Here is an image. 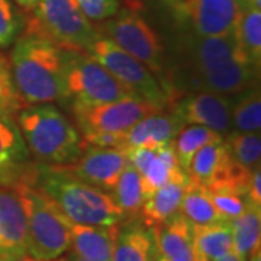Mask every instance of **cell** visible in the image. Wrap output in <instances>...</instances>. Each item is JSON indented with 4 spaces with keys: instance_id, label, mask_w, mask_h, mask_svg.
<instances>
[{
    "instance_id": "1",
    "label": "cell",
    "mask_w": 261,
    "mask_h": 261,
    "mask_svg": "<svg viewBox=\"0 0 261 261\" xmlns=\"http://www.w3.org/2000/svg\"><path fill=\"white\" fill-rule=\"evenodd\" d=\"M10 56L13 83L23 102H67L63 51L47 38L20 31Z\"/></svg>"
},
{
    "instance_id": "2",
    "label": "cell",
    "mask_w": 261,
    "mask_h": 261,
    "mask_svg": "<svg viewBox=\"0 0 261 261\" xmlns=\"http://www.w3.org/2000/svg\"><path fill=\"white\" fill-rule=\"evenodd\" d=\"M35 185L54 200L71 224L112 226L125 221V215L112 193L90 186L47 164L38 167Z\"/></svg>"
},
{
    "instance_id": "3",
    "label": "cell",
    "mask_w": 261,
    "mask_h": 261,
    "mask_svg": "<svg viewBox=\"0 0 261 261\" xmlns=\"http://www.w3.org/2000/svg\"><path fill=\"white\" fill-rule=\"evenodd\" d=\"M15 119L29 152L47 166L67 164L83 151L77 128L51 103L20 108Z\"/></svg>"
},
{
    "instance_id": "4",
    "label": "cell",
    "mask_w": 261,
    "mask_h": 261,
    "mask_svg": "<svg viewBox=\"0 0 261 261\" xmlns=\"http://www.w3.org/2000/svg\"><path fill=\"white\" fill-rule=\"evenodd\" d=\"M12 187L18 192L28 219V254L44 261L60 258L71 247L70 219L34 180H20Z\"/></svg>"
},
{
    "instance_id": "5",
    "label": "cell",
    "mask_w": 261,
    "mask_h": 261,
    "mask_svg": "<svg viewBox=\"0 0 261 261\" xmlns=\"http://www.w3.org/2000/svg\"><path fill=\"white\" fill-rule=\"evenodd\" d=\"M22 31L47 38L63 51L75 53H84L102 34L74 0H39L25 16Z\"/></svg>"
},
{
    "instance_id": "6",
    "label": "cell",
    "mask_w": 261,
    "mask_h": 261,
    "mask_svg": "<svg viewBox=\"0 0 261 261\" xmlns=\"http://www.w3.org/2000/svg\"><path fill=\"white\" fill-rule=\"evenodd\" d=\"M63 61L65 94L67 100L71 103H108L135 94L106 67L86 53L63 51Z\"/></svg>"
},
{
    "instance_id": "7",
    "label": "cell",
    "mask_w": 261,
    "mask_h": 261,
    "mask_svg": "<svg viewBox=\"0 0 261 261\" xmlns=\"http://www.w3.org/2000/svg\"><path fill=\"white\" fill-rule=\"evenodd\" d=\"M84 53L93 57L103 67H106L134 93L157 103L163 109H166L170 96L163 89V86L155 80V77L151 74L145 65L128 54L125 49H122L119 45H116L112 39L100 34L93 42L86 47Z\"/></svg>"
},
{
    "instance_id": "8",
    "label": "cell",
    "mask_w": 261,
    "mask_h": 261,
    "mask_svg": "<svg viewBox=\"0 0 261 261\" xmlns=\"http://www.w3.org/2000/svg\"><path fill=\"white\" fill-rule=\"evenodd\" d=\"M163 111L157 103L138 94L96 105L71 103V112L82 135L92 132H126L142 118Z\"/></svg>"
},
{
    "instance_id": "9",
    "label": "cell",
    "mask_w": 261,
    "mask_h": 261,
    "mask_svg": "<svg viewBox=\"0 0 261 261\" xmlns=\"http://www.w3.org/2000/svg\"><path fill=\"white\" fill-rule=\"evenodd\" d=\"M102 31L116 45L159 74L164 65V48L155 31L134 10H122L106 19Z\"/></svg>"
},
{
    "instance_id": "10",
    "label": "cell",
    "mask_w": 261,
    "mask_h": 261,
    "mask_svg": "<svg viewBox=\"0 0 261 261\" xmlns=\"http://www.w3.org/2000/svg\"><path fill=\"white\" fill-rule=\"evenodd\" d=\"M128 163L126 149L86 147L73 161L49 167L63 171L90 186L112 193L118 178Z\"/></svg>"
},
{
    "instance_id": "11",
    "label": "cell",
    "mask_w": 261,
    "mask_h": 261,
    "mask_svg": "<svg viewBox=\"0 0 261 261\" xmlns=\"http://www.w3.org/2000/svg\"><path fill=\"white\" fill-rule=\"evenodd\" d=\"M174 13L197 37H221L233 32L240 6L237 0H170Z\"/></svg>"
},
{
    "instance_id": "12",
    "label": "cell",
    "mask_w": 261,
    "mask_h": 261,
    "mask_svg": "<svg viewBox=\"0 0 261 261\" xmlns=\"http://www.w3.org/2000/svg\"><path fill=\"white\" fill-rule=\"evenodd\" d=\"M126 154L130 166L137 168L141 174L145 199L168 181L189 178L178 166L177 155L171 142L157 149L144 147L128 148Z\"/></svg>"
},
{
    "instance_id": "13",
    "label": "cell",
    "mask_w": 261,
    "mask_h": 261,
    "mask_svg": "<svg viewBox=\"0 0 261 261\" xmlns=\"http://www.w3.org/2000/svg\"><path fill=\"white\" fill-rule=\"evenodd\" d=\"M29 154L16 119L0 113V186L12 187L20 180L37 178L38 168L29 166Z\"/></svg>"
},
{
    "instance_id": "14",
    "label": "cell",
    "mask_w": 261,
    "mask_h": 261,
    "mask_svg": "<svg viewBox=\"0 0 261 261\" xmlns=\"http://www.w3.org/2000/svg\"><path fill=\"white\" fill-rule=\"evenodd\" d=\"M173 112L186 125H202L228 135L232 128L231 100L222 94L212 92H195L181 97Z\"/></svg>"
},
{
    "instance_id": "15",
    "label": "cell",
    "mask_w": 261,
    "mask_h": 261,
    "mask_svg": "<svg viewBox=\"0 0 261 261\" xmlns=\"http://www.w3.org/2000/svg\"><path fill=\"white\" fill-rule=\"evenodd\" d=\"M186 57L192 71V83L206 73L235 58H247L238 45L235 34L221 37H197L192 35L186 41ZM248 60V58H247Z\"/></svg>"
},
{
    "instance_id": "16",
    "label": "cell",
    "mask_w": 261,
    "mask_h": 261,
    "mask_svg": "<svg viewBox=\"0 0 261 261\" xmlns=\"http://www.w3.org/2000/svg\"><path fill=\"white\" fill-rule=\"evenodd\" d=\"M28 219L18 192L0 186V247L6 257L28 255Z\"/></svg>"
},
{
    "instance_id": "17",
    "label": "cell",
    "mask_w": 261,
    "mask_h": 261,
    "mask_svg": "<svg viewBox=\"0 0 261 261\" xmlns=\"http://www.w3.org/2000/svg\"><path fill=\"white\" fill-rule=\"evenodd\" d=\"M257 75L258 68H255L247 58H235L199 77L193 84L199 92L206 90L228 97L254 87Z\"/></svg>"
},
{
    "instance_id": "18",
    "label": "cell",
    "mask_w": 261,
    "mask_h": 261,
    "mask_svg": "<svg viewBox=\"0 0 261 261\" xmlns=\"http://www.w3.org/2000/svg\"><path fill=\"white\" fill-rule=\"evenodd\" d=\"M185 126L186 123L174 112L148 115L125 132V149L137 147L157 149L173 142Z\"/></svg>"
},
{
    "instance_id": "19",
    "label": "cell",
    "mask_w": 261,
    "mask_h": 261,
    "mask_svg": "<svg viewBox=\"0 0 261 261\" xmlns=\"http://www.w3.org/2000/svg\"><path fill=\"white\" fill-rule=\"evenodd\" d=\"M155 244L168 261H200L192 235V225L183 215L176 214L159 226H151Z\"/></svg>"
},
{
    "instance_id": "20",
    "label": "cell",
    "mask_w": 261,
    "mask_h": 261,
    "mask_svg": "<svg viewBox=\"0 0 261 261\" xmlns=\"http://www.w3.org/2000/svg\"><path fill=\"white\" fill-rule=\"evenodd\" d=\"M119 226L71 224L74 254L87 261H112Z\"/></svg>"
},
{
    "instance_id": "21",
    "label": "cell",
    "mask_w": 261,
    "mask_h": 261,
    "mask_svg": "<svg viewBox=\"0 0 261 261\" xmlns=\"http://www.w3.org/2000/svg\"><path fill=\"white\" fill-rule=\"evenodd\" d=\"M190 181L187 180H173L167 185L157 189L148 196L141 207V221L147 226H159L168 221L171 216L180 212L181 199Z\"/></svg>"
},
{
    "instance_id": "22",
    "label": "cell",
    "mask_w": 261,
    "mask_h": 261,
    "mask_svg": "<svg viewBox=\"0 0 261 261\" xmlns=\"http://www.w3.org/2000/svg\"><path fill=\"white\" fill-rule=\"evenodd\" d=\"M152 244V228L130 219L118 231L112 261H148Z\"/></svg>"
},
{
    "instance_id": "23",
    "label": "cell",
    "mask_w": 261,
    "mask_h": 261,
    "mask_svg": "<svg viewBox=\"0 0 261 261\" xmlns=\"http://www.w3.org/2000/svg\"><path fill=\"white\" fill-rule=\"evenodd\" d=\"M192 235L200 260L216 261L233 250L229 221L211 225H192Z\"/></svg>"
},
{
    "instance_id": "24",
    "label": "cell",
    "mask_w": 261,
    "mask_h": 261,
    "mask_svg": "<svg viewBox=\"0 0 261 261\" xmlns=\"http://www.w3.org/2000/svg\"><path fill=\"white\" fill-rule=\"evenodd\" d=\"M232 232L233 251L247 261L252 252L260 251L261 207L247 205L245 211L229 221Z\"/></svg>"
},
{
    "instance_id": "25",
    "label": "cell",
    "mask_w": 261,
    "mask_h": 261,
    "mask_svg": "<svg viewBox=\"0 0 261 261\" xmlns=\"http://www.w3.org/2000/svg\"><path fill=\"white\" fill-rule=\"evenodd\" d=\"M233 34L248 61L255 68H260L261 9L254 6H240V15Z\"/></svg>"
},
{
    "instance_id": "26",
    "label": "cell",
    "mask_w": 261,
    "mask_h": 261,
    "mask_svg": "<svg viewBox=\"0 0 261 261\" xmlns=\"http://www.w3.org/2000/svg\"><path fill=\"white\" fill-rule=\"evenodd\" d=\"M229 151L225 144V138L222 141H215L211 144H206L199 149L192 159V163L187 170V177L199 186H207V183L214 178L216 171L228 159Z\"/></svg>"
},
{
    "instance_id": "27",
    "label": "cell",
    "mask_w": 261,
    "mask_h": 261,
    "mask_svg": "<svg viewBox=\"0 0 261 261\" xmlns=\"http://www.w3.org/2000/svg\"><path fill=\"white\" fill-rule=\"evenodd\" d=\"M112 196L125 215V219L126 218L134 219L140 215L141 207L145 202V193H144L141 174L129 163L123 168V171L118 178Z\"/></svg>"
},
{
    "instance_id": "28",
    "label": "cell",
    "mask_w": 261,
    "mask_h": 261,
    "mask_svg": "<svg viewBox=\"0 0 261 261\" xmlns=\"http://www.w3.org/2000/svg\"><path fill=\"white\" fill-rule=\"evenodd\" d=\"M180 214L186 218L190 225H211L225 221L211 200L203 186L189 181L186 192L181 199Z\"/></svg>"
},
{
    "instance_id": "29",
    "label": "cell",
    "mask_w": 261,
    "mask_h": 261,
    "mask_svg": "<svg viewBox=\"0 0 261 261\" xmlns=\"http://www.w3.org/2000/svg\"><path fill=\"white\" fill-rule=\"evenodd\" d=\"M222 140H224V135H221L219 132L211 129L207 126L190 125V126H185L180 130L171 144H173L174 152L177 155L178 166L185 173H187L192 159L195 157V154L199 149L206 144Z\"/></svg>"
},
{
    "instance_id": "30",
    "label": "cell",
    "mask_w": 261,
    "mask_h": 261,
    "mask_svg": "<svg viewBox=\"0 0 261 261\" xmlns=\"http://www.w3.org/2000/svg\"><path fill=\"white\" fill-rule=\"evenodd\" d=\"M237 102L231 103L232 126L238 132H260L261 96L258 87L244 90Z\"/></svg>"
},
{
    "instance_id": "31",
    "label": "cell",
    "mask_w": 261,
    "mask_h": 261,
    "mask_svg": "<svg viewBox=\"0 0 261 261\" xmlns=\"http://www.w3.org/2000/svg\"><path fill=\"white\" fill-rule=\"evenodd\" d=\"M229 154L240 166L254 171L260 168L261 138L260 132H229L225 138Z\"/></svg>"
},
{
    "instance_id": "32",
    "label": "cell",
    "mask_w": 261,
    "mask_h": 261,
    "mask_svg": "<svg viewBox=\"0 0 261 261\" xmlns=\"http://www.w3.org/2000/svg\"><path fill=\"white\" fill-rule=\"evenodd\" d=\"M23 99L20 97L13 83L10 63L0 54V113L12 115L22 108Z\"/></svg>"
},
{
    "instance_id": "33",
    "label": "cell",
    "mask_w": 261,
    "mask_h": 261,
    "mask_svg": "<svg viewBox=\"0 0 261 261\" xmlns=\"http://www.w3.org/2000/svg\"><path fill=\"white\" fill-rule=\"evenodd\" d=\"M25 16L10 0H0V49L9 47L23 28Z\"/></svg>"
},
{
    "instance_id": "34",
    "label": "cell",
    "mask_w": 261,
    "mask_h": 261,
    "mask_svg": "<svg viewBox=\"0 0 261 261\" xmlns=\"http://www.w3.org/2000/svg\"><path fill=\"white\" fill-rule=\"evenodd\" d=\"M206 192L211 196V200L216 207V211L221 214L225 221H232L237 216H240L248 205L245 197L237 195L231 190L206 189Z\"/></svg>"
},
{
    "instance_id": "35",
    "label": "cell",
    "mask_w": 261,
    "mask_h": 261,
    "mask_svg": "<svg viewBox=\"0 0 261 261\" xmlns=\"http://www.w3.org/2000/svg\"><path fill=\"white\" fill-rule=\"evenodd\" d=\"M90 20L103 22L119 12V0H74Z\"/></svg>"
},
{
    "instance_id": "36",
    "label": "cell",
    "mask_w": 261,
    "mask_h": 261,
    "mask_svg": "<svg viewBox=\"0 0 261 261\" xmlns=\"http://www.w3.org/2000/svg\"><path fill=\"white\" fill-rule=\"evenodd\" d=\"M86 147L125 149V132H92L82 137V149Z\"/></svg>"
},
{
    "instance_id": "37",
    "label": "cell",
    "mask_w": 261,
    "mask_h": 261,
    "mask_svg": "<svg viewBox=\"0 0 261 261\" xmlns=\"http://www.w3.org/2000/svg\"><path fill=\"white\" fill-rule=\"evenodd\" d=\"M247 203L252 206L261 207V173L260 168H255L252 171L251 183H250V189L247 193Z\"/></svg>"
},
{
    "instance_id": "38",
    "label": "cell",
    "mask_w": 261,
    "mask_h": 261,
    "mask_svg": "<svg viewBox=\"0 0 261 261\" xmlns=\"http://www.w3.org/2000/svg\"><path fill=\"white\" fill-rule=\"evenodd\" d=\"M148 261H166V258L163 257V254L160 252L157 244H155V238H154V244H152V248H151V254H149Z\"/></svg>"
},
{
    "instance_id": "39",
    "label": "cell",
    "mask_w": 261,
    "mask_h": 261,
    "mask_svg": "<svg viewBox=\"0 0 261 261\" xmlns=\"http://www.w3.org/2000/svg\"><path fill=\"white\" fill-rule=\"evenodd\" d=\"M13 2H15V3H18L20 8H23V9H27V10H31L37 6L39 0H13Z\"/></svg>"
},
{
    "instance_id": "40",
    "label": "cell",
    "mask_w": 261,
    "mask_h": 261,
    "mask_svg": "<svg viewBox=\"0 0 261 261\" xmlns=\"http://www.w3.org/2000/svg\"><path fill=\"white\" fill-rule=\"evenodd\" d=\"M216 261H245L244 258H241L237 252L231 251V252H228V254H225L224 257H221L219 260H216Z\"/></svg>"
},
{
    "instance_id": "41",
    "label": "cell",
    "mask_w": 261,
    "mask_h": 261,
    "mask_svg": "<svg viewBox=\"0 0 261 261\" xmlns=\"http://www.w3.org/2000/svg\"><path fill=\"white\" fill-rule=\"evenodd\" d=\"M0 261H44V260H38V258H34V257L22 255V257H6V258H0ZM58 261H64V260H58Z\"/></svg>"
},
{
    "instance_id": "42",
    "label": "cell",
    "mask_w": 261,
    "mask_h": 261,
    "mask_svg": "<svg viewBox=\"0 0 261 261\" xmlns=\"http://www.w3.org/2000/svg\"><path fill=\"white\" fill-rule=\"evenodd\" d=\"M247 261H260V251L252 252L251 255H250V258Z\"/></svg>"
},
{
    "instance_id": "43",
    "label": "cell",
    "mask_w": 261,
    "mask_h": 261,
    "mask_svg": "<svg viewBox=\"0 0 261 261\" xmlns=\"http://www.w3.org/2000/svg\"><path fill=\"white\" fill-rule=\"evenodd\" d=\"M68 261H87V260H84V258H82V257H79L77 254H71V257H70V260Z\"/></svg>"
},
{
    "instance_id": "44",
    "label": "cell",
    "mask_w": 261,
    "mask_h": 261,
    "mask_svg": "<svg viewBox=\"0 0 261 261\" xmlns=\"http://www.w3.org/2000/svg\"><path fill=\"white\" fill-rule=\"evenodd\" d=\"M0 258H6V255H5V252L2 250V247H0Z\"/></svg>"
}]
</instances>
